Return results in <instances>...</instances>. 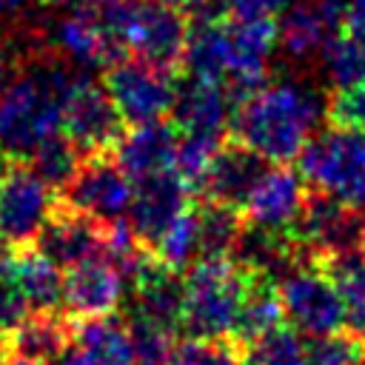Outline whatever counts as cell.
<instances>
[{
	"instance_id": "1",
	"label": "cell",
	"mask_w": 365,
	"mask_h": 365,
	"mask_svg": "<svg viewBox=\"0 0 365 365\" xmlns=\"http://www.w3.org/2000/svg\"><path fill=\"white\" fill-rule=\"evenodd\" d=\"M328 117V100L308 80H277L237 103L231 131L271 163L297 160Z\"/></svg>"
},
{
	"instance_id": "2",
	"label": "cell",
	"mask_w": 365,
	"mask_h": 365,
	"mask_svg": "<svg viewBox=\"0 0 365 365\" xmlns=\"http://www.w3.org/2000/svg\"><path fill=\"white\" fill-rule=\"evenodd\" d=\"M248 282L251 274L242 271L231 257H200L191 262L182 277L185 294L180 334L191 339L231 336Z\"/></svg>"
},
{
	"instance_id": "3",
	"label": "cell",
	"mask_w": 365,
	"mask_h": 365,
	"mask_svg": "<svg viewBox=\"0 0 365 365\" xmlns=\"http://www.w3.org/2000/svg\"><path fill=\"white\" fill-rule=\"evenodd\" d=\"M297 171L311 191L331 194L351 208H365V131L328 125L297 154Z\"/></svg>"
},
{
	"instance_id": "4",
	"label": "cell",
	"mask_w": 365,
	"mask_h": 365,
	"mask_svg": "<svg viewBox=\"0 0 365 365\" xmlns=\"http://www.w3.org/2000/svg\"><path fill=\"white\" fill-rule=\"evenodd\" d=\"M177 77L143 57H123L103 71V86L125 125H143L171 114Z\"/></svg>"
},
{
	"instance_id": "5",
	"label": "cell",
	"mask_w": 365,
	"mask_h": 365,
	"mask_svg": "<svg viewBox=\"0 0 365 365\" xmlns=\"http://www.w3.org/2000/svg\"><path fill=\"white\" fill-rule=\"evenodd\" d=\"M279 302L285 322L305 336H325L331 331H339L345 325V308L342 297L336 291L334 277L314 262L297 265L288 271L279 282Z\"/></svg>"
},
{
	"instance_id": "6",
	"label": "cell",
	"mask_w": 365,
	"mask_h": 365,
	"mask_svg": "<svg viewBox=\"0 0 365 365\" xmlns=\"http://www.w3.org/2000/svg\"><path fill=\"white\" fill-rule=\"evenodd\" d=\"M134 180L123 171L111 151L83 154L71 180L57 191V202L88 214L100 222H114L128 214Z\"/></svg>"
},
{
	"instance_id": "7",
	"label": "cell",
	"mask_w": 365,
	"mask_h": 365,
	"mask_svg": "<svg viewBox=\"0 0 365 365\" xmlns=\"http://www.w3.org/2000/svg\"><path fill=\"white\" fill-rule=\"evenodd\" d=\"M291 234L305 262L328 265L331 259L362 248V217L342 200L311 191Z\"/></svg>"
},
{
	"instance_id": "8",
	"label": "cell",
	"mask_w": 365,
	"mask_h": 365,
	"mask_svg": "<svg viewBox=\"0 0 365 365\" xmlns=\"http://www.w3.org/2000/svg\"><path fill=\"white\" fill-rule=\"evenodd\" d=\"M57 205L54 191L29 160H9L0 180V237L11 251L31 248Z\"/></svg>"
},
{
	"instance_id": "9",
	"label": "cell",
	"mask_w": 365,
	"mask_h": 365,
	"mask_svg": "<svg viewBox=\"0 0 365 365\" xmlns=\"http://www.w3.org/2000/svg\"><path fill=\"white\" fill-rule=\"evenodd\" d=\"M123 43L134 51V57L180 74L188 43V17L174 6L134 0V9L123 29Z\"/></svg>"
},
{
	"instance_id": "10",
	"label": "cell",
	"mask_w": 365,
	"mask_h": 365,
	"mask_svg": "<svg viewBox=\"0 0 365 365\" xmlns=\"http://www.w3.org/2000/svg\"><path fill=\"white\" fill-rule=\"evenodd\" d=\"M125 120L120 117L106 86L94 83L91 74L80 77L63 103V134L83 151H111L125 134Z\"/></svg>"
},
{
	"instance_id": "11",
	"label": "cell",
	"mask_w": 365,
	"mask_h": 365,
	"mask_svg": "<svg viewBox=\"0 0 365 365\" xmlns=\"http://www.w3.org/2000/svg\"><path fill=\"white\" fill-rule=\"evenodd\" d=\"M277 48L274 17H228V74L222 86L242 103L268 83L271 54Z\"/></svg>"
},
{
	"instance_id": "12",
	"label": "cell",
	"mask_w": 365,
	"mask_h": 365,
	"mask_svg": "<svg viewBox=\"0 0 365 365\" xmlns=\"http://www.w3.org/2000/svg\"><path fill=\"white\" fill-rule=\"evenodd\" d=\"M191 188L180 180L174 168L134 180V194L125 220L140 245L151 251L157 240L165 234V228L191 205Z\"/></svg>"
},
{
	"instance_id": "13",
	"label": "cell",
	"mask_w": 365,
	"mask_h": 365,
	"mask_svg": "<svg viewBox=\"0 0 365 365\" xmlns=\"http://www.w3.org/2000/svg\"><path fill=\"white\" fill-rule=\"evenodd\" d=\"M234 111L237 103L222 83L188 71L177 77L171 123L180 128V134H208L225 140L234 123Z\"/></svg>"
},
{
	"instance_id": "14",
	"label": "cell",
	"mask_w": 365,
	"mask_h": 365,
	"mask_svg": "<svg viewBox=\"0 0 365 365\" xmlns=\"http://www.w3.org/2000/svg\"><path fill=\"white\" fill-rule=\"evenodd\" d=\"M268 168L271 160H265L259 151H254L237 137H225L202 177L197 197L205 202H220L242 211L251 191L257 188V182Z\"/></svg>"
},
{
	"instance_id": "15",
	"label": "cell",
	"mask_w": 365,
	"mask_h": 365,
	"mask_svg": "<svg viewBox=\"0 0 365 365\" xmlns=\"http://www.w3.org/2000/svg\"><path fill=\"white\" fill-rule=\"evenodd\" d=\"M106 242H108V225L80 214L66 205H54L51 217L46 220L43 231L34 240V248L48 257L60 268H74L86 259L106 257Z\"/></svg>"
},
{
	"instance_id": "16",
	"label": "cell",
	"mask_w": 365,
	"mask_h": 365,
	"mask_svg": "<svg viewBox=\"0 0 365 365\" xmlns=\"http://www.w3.org/2000/svg\"><path fill=\"white\" fill-rule=\"evenodd\" d=\"M125 291L123 274L106 257H94L68 268L63 279V311L71 319L108 317L120 308Z\"/></svg>"
},
{
	"instance_id": "17",
	"label": "cell",
	"mask_w": 365,
	"mask_h": 365,
	"mask_svg": "<svg viewBox=\"0 0 365 365\" xmlns=\"http://www.w3.org/2000/svg\"><path fill=\"white\" fill-rule=\"evenodd\" d=\"M305 200H308V185L299 177V171L277 163L262 174V180L251 191L245 202V222L268 231L291 234L302 214Z\"/></svg>"
},
{
	"instance_id": "18",
	"label": "cell",
	"mask_w": 365,
	"mask_h": 365,
	"mask_svg": "<svg viewBox=\"0 0 365 365\" xmlns=\"http://www.w3.org/2000/svg\"><path fill=\"white\" fill-rule=\"evenodd\" d=\"M48 365H137L128 322L114 314L74 319L71 345Z\"/></svg>"
},
{
	"instance_id": "19",
	"label": "cell",
	"mask_w": 365,
	"mask_h": 365,
	"mask_svg": "<svg viewBox=\"0 0 365 365\" xmlns=\"http://www.w3.org/2000/svg\"><path fill=\"white\" fill-rule=\"evenodd\" d=\"M177 143L180 128L168 120H154L143 125H128L120 143L111 148V154L131 180H143L174 168Z\"/></svg>"
},
{
	"instance_id": "20",
	"label": "cell",
	"mask_w": 365,
	"mask_h": 365,
	"mask_svg": "<svg viewBox=\"0 0 365 365\" xmlns=\"http://www.w3.org/2000/svg\"><path fill=\"white\" fill-rule=\"evenodd\" d=\"M131 311L128 317L148 319L160 328L180 331V317H182V277L174 268H165L151 257V262L143 268V274L131 282Z\"/></svg>"
},
{
	"instance_id": "21",
	"label": "cell",
	"mask_w": 365,
	"mask_h": 365,
	"mask_svg": "<svg viewBox=\"0 0 365 365\" xmlns=\"http://www.w3.org/2000/svg\"><path fill=\"white\" fill-rule=\"evenodd\" d=\"M334 34L336 29L328 23L317 0H294L282 9V20L277 23V46L285 60L297 66L317 63Z\"/></svg>"
},
{
	"instance_id": "22",
	"label": "cell",
	"mask_w": 365,
	"mask_h": 365,
	"mask_svg": "<svg viewBox=\"0 0 365 365\" xmlns=\"http://www.w3.org/2000/svg\"><path fill=\"white\" fill-rule=\"evenodd\" d=\"M74 336V319L66 311H31L9 336V354L34 362L48 365L57 359Z\"/></svg>"
},
{
	"instance_id": "23",
	"label": "cell",
	"mask_w": 365,
	"mask_h": 365,
	"mask_svg": "<svg viewBox=\"0 0 365 365\" xmlns=\"http://www.w3.org/2000/svg\"><path fill=\"white\" fill-rule=\"evenodd\" d=\"M63 268L43 257L37 248H20L11 254L9 274L20 285L31 311H63Z\"/></svg>"
},
{
	"instance_id": "24",
	"label": "cell",
	"mask_w": 365,
	"mask_h": 365,
	"mask_svg": "<svg viewBox=\"0 0 365 365\" xmlns=\"http://www.w3.org/2000/svg\"><path fill=\"white\" fill-rule=\"evenodd\" d=\"M282 322H285V314H282L277 282L251 274V282H248L245 299L240 305V314H237V325H234L231 339L245 348L248 342H254L262 334L279 328Z\"/></svg>"
},
{
	"instance_id": "25",
	"label": "cell",
	"mask_w": 365,
	"mask_h": 365,
	"mask_svg": "<svg viewBox=\"0 0 365 365\" xmlns=\"http://www.w3.org/2000/svg\"><path fill=\"white\" fill-rule=\"evenodd\" d=\"M322 268L336 282V291L342 297L348 328L365 336V248H356L351 254H342V257L331 259Z\"/></svg>"
},
{
	"instance_id": "26",
	"label": "cell",
	"mask_w": 365,
	"mask_h": 365,
	"mask_svg": "<svg viewBox=\"0 0 365 365\" xmlns=\"http://www.w3.org/2000/svg\"><path fill=\"white\" fill-rule=\"evenodd\" d=\"M197 214H200V257H231L245 228L242 211L202 200L197 205Z\"/></svg>"
},
{
	"instance_id": "27",
	"label": "cell",
	"mask_w": 365,
	"mask_h": 365,
	"mask_svg": "<svg viewBox=\"0 0 365 365\" xmlns=\"http://www.w3.org/2000/svg\"><path fill=\"white\" fill-rule=\"evenodd\" d=\"M151 254L157 262L174 271H185L191 262L200 259V214L194 202L165 228V234L157 240Z\"/></svg>"
},
{
	"instance_id": "28",
	"label": "cell",
	"mask_w": 365,
	"mask_h": 365,
	"mask_svg": "<svg viewBox=\"0 0 365 365\" xmlns=\"http://www.w3.org/2000/svg\"><path fill=\"white\" fill-rule=\"evenodd\" d=\"M317 66H319V77H322L325 86H331L334 91L351 88V86H356V83L365 80V54H362L359 46H356L351 37H345L342 31H336V34L325 43V48H322Z\"/></svg>"
},
{
	"instance_id": "29",
	"label": "cell",
	"mask_w": 365,
	"mask_h": 365,
	"mask_svg": "<svg viewBox=\"0 0 365 365\" xmlns=\"http://www.w3.org/2000/svg\"><path fill=\"white\" fill-rule=\"evenodd\" d=\"M242 365H311L308 348L291 325H279L242 348Z\"/></svg>"
},
{
	"instance_id": "30",
	"label": "cell",
	"mask_w": 365,
	"mask_h": 365,
	"mask_svg": "<svg viewBox=\"0 0 365 365\" xmlns=\"http://www.w3.org/2000/svg\"><path fill=\"white\" fill-rule=\"evenodd\" d=\"M80 160H83V151H80L63 131H57L54 137H48V140L29 157L31 168L37 171V177H40L51 191H60V188L71 180V174L77 171Z\"/></svg>"
},
{
	"instance_id": "31",
	"label": "cell",
	"mask_w": 365,
	"mask_h": 365,
	"mask_svg": "<svg viewBox=\"0 0 365 365\" xmlns=\"http://www.w3.org/2000/svg\"><path fill=\"white\" fill-rule=\"evenodd\" d=\"M222 145L220 137H208V134H180L177 143V154H174V171L180 174V180L191 188V194L200 191L202 177L217 154V148Z\"/></svg>"
},
{
	"instance_id": "32",
	"label": "cell",
	"mask_w": 365,
	"mask_h": 365,
	"mask_svg": "<svg viewBox=\"0 0 365 365\" xmlns=\"http://www.w3.org/2000/svg\"><path fill=\"white\" fill-rule=\"evenodd\" d=\"M311 365H365V336L356 331H331L308 345Z\"/></svg>"
},
{
	"instance_id": "33",
	"label": "cell",
	"mask_w": 365,
	"mask_h": 365,
	"mask_svg": "<svg viewBox=\"0 0 365 365\" xmlns=\"http://www.w3.org/2000/svg\"><path fill=\"white\" fill-rule=\"evenodd\" d=\"M174 365H242V345L231 336L182 339L174 351Z\"/></svg>"
},
{
	"instance_id": "34",
	"label": "cell",
	"mask_w": 365,
	"mask_h": 365,
	"mask_svg": "<svg viewBox=\"0 0 365 365\" xmlns=\"http://www.w3.org/2000/svg\"><path fill=\"white\" fill-rule=\"evenodd\" d=\"M328 123L365 131V80L351 88L334 91V97L328 100Z\"/></svg>"
},
{
	"instance_id": "35",
	"label": "cell",
	"mask_w": 365,
	"mask_h": 365,
	"mask_svg": "<svg viewBox=\"0 0 365 365\" xmlns=\"http://www.w3.org/2000/svg\"><path fill=\"white\" fill-rule=\"evenodd\" d=\"M26 317H29V302L6 268L0 271V334L9 336Z\"/></svg>"
},
{
	"instance_id": "36",
	"label": "cell",
	"mask_w": 365,
	"mask_h": 365,
	"mask_svg": "<svg viewBox=\"0 0 365 365\" xmlns=\"http://www.w3.org/2000/svg\"><path fill=\"white\" fill-rule=\"evenodd\" d=\"M294 0H225L231 17H274Z\"/></svg>"
},
{
	"instance_id": "37",
	"label": "cell",
	"mask_w": 365,
	"mask_h": 365,
	"mask_svg": "<svg viewBox=\"0 0 365 365\" xmlns=\"http://www.w3.org/2000/svg\"><path fill=\"white\" fill-rule=\"evenodd\" d=\"M342 34L351 37L359 51L365 54V0H348V9L342 14Z\"/></svg>"
},
{
	"instance_id": "38",
	"label": "cell",
	"mask_w": 365,
	"mask_h": 365,
	"mask_svg": "<svg viewBox=\"0 0 365 365\" xmlns=\"http://www.w3.org/2000/svg\"><path fill=\"white\" fill-rule=\"evenodd\" d=\"M14 71H17V54H14V46H11L6 37H0V86H3Z\"/></svg>"
},
{
	"instance_id": "39",
	"label": "cell",
	"mask_w": 365,
	"mask_h": 365,
	"mask_svg": "<svg viewBox=\"0 0 365 365\" xmlns=\"http://www.w3.org/2000/svg\"><path fill=\"white\" fill-rule=\"evenodd\" d=\"M11 254H14V251H11V248L3 242V237H0V271H6V268H9V262H11Z\"/></svg>"
},
{
	"instance_id": "40",
	"label": "cell",
	"mask_w": 365,
	"mask_h": 365,
	"mask_svg": "<svg viewBox=\"0 0 365 365\" xmlns=\"http://www.w3.org/2000/svg\"><path fill=\"white\" fill-rule=\"evenodd\" d=\"M0 365H34V362H26V359H20L14 354H3L0 356Z\"/></svg>"
},
{
	"instance_id": "41",
	"label": "cell",
	"mask_w": 365,
	"mask_h": 365,
	"mask_svg": "<svg viewBox=\"0 0 365 365\" xmlns=\"http://www.w3.org/2000/svg\"><path fill=\"white\" fill-rule=\"evenodd\" d=\"M154 3H163V6H174V9H180V11H185L194 0H154Z\"/></svg>"
},
{
	"instance_id": "42",
	"label": "cell",
	"mask_w": 365,
	"mask_h": 365,
	"mask_svg": "<svg viewBox=\"0 0 365 365\" xmlns=\"http://www.w3.org/2000/svg\"><path fill=\"white\" fill-rule=\"evenodd\" d=\"M34 0H0V6H6V9H26V6H31Z\"/></svg>"
},
{
	"instance_id": "43",
	"label": "cell",
	"mask_w": 365,
	"mask_h": 365,
	"mask_svg": "<svg viewBox=\"0 0 365 365\" xmlns=\"http://www.w3.org/2000/svg\"><path fill=\"white\" fill-rule=\"evenodd\" d=\"M6 168H9V157L0 151V180H3V174H6Z\"/></svg>"
},
{
	"instance_id": "44",
	"label": "cell",
	"mask_w": 365,
	"mask_h": 365,
	"mask_svg": "<svg viewBox=\"0 0 365 365\" xmlns=\"http://www.w3.org/2000/svg\"><path fill=\"white\" fill-rule=\"evenodd\" d=\"M3 354H9V342H6V336L0 334V356H3Z\"/></svg>"
},
{
	"instance_id": "45",
	"label": "cell",
	"mask_w": 365,
	"mask_h": 365,
	"mask_svg": "<svg viewBox=\"0 0 365 365\" xmlns=\"http://www.w3.org/2000/svg\"><path fill=\"white\" fill-rule=\"evenodd\" d=\"M362 248H365V217H362Z\"/></svg>"
},
{
	"instance_id": "46",
	"label": "cell",
	"mask_w": 365,
	"mask_h": 365,
	"mask_svg": "<svg viewBox=\"0 0 365 365\" xmlns=\"http://www.w3.org/2000/svg\"><path fill=\"white\" fill-rule=\"evenodd\" d=\"M0 9H3V6H0Z\"/></svg>"
}]
</instances>
